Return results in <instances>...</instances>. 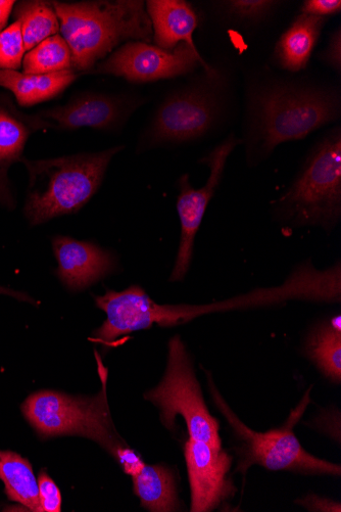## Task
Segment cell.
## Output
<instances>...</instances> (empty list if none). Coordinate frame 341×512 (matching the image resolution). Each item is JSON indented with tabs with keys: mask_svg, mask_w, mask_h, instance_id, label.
<instances>
[{
	"mask_svg": "<svg viewBox=\"0 0 341 512\" xmlns=\"http://www.w3.org/2000/svg\"><path fill=\"white\" fill-rule=\"evenodd\" d=\"M53 5L72 53L75 73L90 72L125 41L153 40L151 19L139 0Z\"/></svg>",
	"mask_w": 341,
	"mask_h": 512,
	"instance_id": "6da1fadb",
	"label": "cell"
},
{
	"mask_svg": "<svg viewBox=\"0 0 341 512\" xmlns=\"http://www.w3.org/2000/svg\"><path fill=\"white\" fill-rule=\"evenodd\" d=\"M251 111V143L255 151L269 155L336 120L340 100L334 91L278 82L253 92Z\"/></svg>",
	"mask_w": 341,
	"mask_h": 512,
	"instance_id": "7a4b0ae2",
	"label": "cell"
},
{
	"mask_svg": "<svg viewBox=\"0 0 341 512\" xmlns=\"http://www.w3.org/2000/svg\"><path fill=\"white\" fill-rule=\"evenodd\" d=\"M117 147L93 154L28 162L31 191L25 214L32 225L81 210L99 191Z\"/></svg>",
	"mask_w": 341,
	"mask_h": 512,
	"instance_id": "3957f363",
	"label": "cell"
},
{
	"mask_svg": "<svg viewBox=\"0 0 341 512\" xmlns=\"http://www.w3.org/2000/svg\"><path fill=\"white\" fill-rule=\"evenodd\" d=\"M100 362L103 389L93 397L55 391L32 394L23 404L26 420L42 438L80 436L99 443L114 458L128 447L113 424L107 396L108 372Z\"/></svg>",
	"mask_w": 341,
	"mask_h": 512,
	"instance_id": "277c9868",
	"label": "cell"
},
{
	"mask_svg": "<svg viewBox=\"0 0 341 512\" xmlns=\"http://www.w3.org/2000/svg\"><path fill=\"white\" fill-rule=\"evenodd\" d=\"M209 386L216 406L231 426L240 442L237 449L238 465L236 473L246 475L253 465L269 471H286L304 475H328L340 477V465L320 459L304 449L294 429L301 421L309 403L308 390L301 403L292 410L287 422L280 428L266 433L255 432L243 424L222 398L212 379Z\"/></svg>",
	"mask_w": 341,
	"mask_h": 512,
	"instance_id": "5b68a950",
	"label": "cell"
},
{
	"mask_svg": "<svg viewBox=\"0 0 341 512\" xmlns=\"http://www.w3.org/2000/svg\"><path fill=\"white\" fill-rule=\"evenodd\" d=\"M294 225L331 229L341 216V133L331 130L312 151L302 172L279 201Z\"/></svg>",
	"mask_w": 341,
	"mask_h": 512,
	"instance_id": "8992f818",
	"label": "cell"
},
{
	"mask_svg": "<svg viewBox=\"0 0 341 512\" xmlns=\"http://www.w3.org/2000/svg\"><path fill=\"white\" fill-rule=\"evenodd\" d=\"M144 398L160 409L162 424L175 429L176 417L183 418L189 438L221 449L220 424L209 411L201 385L184 343L179 336L169 342L168 363L162 382Z\"/></svg>",
	"mask_w": 341,
	"mask_h": 512,
	"instance_id": "52a82bcc",
	"label": "cell"
},
{
	"mask_svg": "<svg viewBox=\"0 0 341 512\" xmlns=\"http://www.w3.org/2000/svg\"><path fill=\"white\" fill-rule=\"evenodd\" d=\"M219 80L217 72H206L204 81L172 93L153 120L151 143H185L207 133L220 114Z\"/></svg>",
	"mask_w": 341,
	"mask_h": 512,
	"instance_id": "ba28073f",
	"label": "cell"
},
{
	"mask_svg": "<svg viewBox=\"0 0 341 512\" xmlns=\"http://www.w3.org/2000/svg\"><path fill=\"white\" fill-rule=\"evenodd\" d=\"M200 67H205V72L209 74L216 72L207 65L197 49L186 43L166 51L148 42L131 41L97 65L94 72L145 83L186 75Z\"/></svg>",
	"mask_w": 341,
	"mask_h": 512,
	"instance_id": "9c48e42d",
	"label": "cell"
},
{
	"mask_svg": "<svg viewBox=\"0 0 341 512\" xmlns=\"http://www.w3.org/2000/svg\"><path fill=\"white\" fill-rule=\"evenodd\" d=\"M238 144V139L234 135H230L202 160L211 170L204 188L194 190L187 174L179 180L180 195L177 201V211L181 222V238L175 267L170 278L171 282L182 281L189 269L194 240H196L207 207L222 179L226 162Z\"/></svg>",
	"mask_w": 341,
	"mask_h": 512,
	"instance_id": "30bf717a",
	"label": "cell"
},
{
	"mask_svg": "<svg viewBox=\"0 0 341 512\" xmlns=\"http://www.w3.org/2000/svg\"><path fill=\"white\" fill-rule=\"evenodd\" d=\"M184 455L191 490V512H208L234 496L236 488L228 477L233 457L223 448L191 438Z\"/></svg>",
	"mask_w": 341,
	"mask_h": 512,
	"instance_id": "8fae6325",
	"label": "cell"
},
{
	"mask_svg": "<svg viewBox=\"0 0 341 512\" xmlns=\"http://www.w3.org/2000/svg\"><path fill=\"white\" fill-rule=\"evenodd\" d=\"M53 249L58 261L57 274L73 292L83 291L114 272L115 256L99 246L69 237H57Z\"/></svg>",
	"mask_w": 341,
	"mask_h": 512,
	"instance_id": "7c38bea8",
	"label": "cell"
},
{
	"mask_svg": "<svg viewBox=\"0 0 341 512\" xmlns=\"http://www.w3.org/2000/svg\"><path fill=\"white\" fill-rule=\"evenodd\" d=\"M131 104L124 99L87 93L65 106L44 112L43 117L65 130L84 127L109 130L119 126L129 116L134 109Z\"/></svg>",
	"mask_w": 341,
	"mask_h": 512,
	"instance_id": "4fadbf2b",
	"label": "cell"
},
{
	"mask_svg": "<svg viewBox=\"0 0 341 512\" xmlns=\"http://www.w3.org/2000/svg\"><path fill=\"white\" fill-rule=\"evenodd\" d=\"M146 12L152 22L153 39L159 48L172 51L181 43L197 49L193 33L199 26L198 14L183 0H149Z\"/></svg>",
	"mask_w": 341,
	"mask_h": 512,
	"instance_id": "5bb4252c",
	"label": "cell"
},
{
	"mask_svg": "<svg viewBox=\"0 0 341 512\" xmlns=\"http://www.w3.org/2000/svg\"><path fill=\"white\" fill-rule=\"evenodd\" d=\"M326 22V18L301 14L276 44L277 64L290 72L306 69Z\"/></svg>",
	"mask_w": 341,
	"mask_h": 512,
	"instance_id": "9a60e30c",
	"label": "cell"
},
{
	"mask_svg": "<svg viewBox=\"0 0 341 512\" xmlns=\"http://www.w3.org/2000/svg\"><path fill=\"white\" fill-rule=\"evenodd\" d=\"M77 78V73L72 70L41 75L0 70V86L12 91L22 107L35 106L57 98Z\"/></svg>",
	"mask_w": 341,
	"mask_h": 512,
	"instance_id": "2e32d148",
	"label": "cell"
},
{
	"mask_svg": "<svg viewBox=\"0 0 341 512\" xmlns=\"http://www.w3.org/2000/svg\"><path fill=\"white\" fill-rule=\"evenodd\" d=\"M133 491L141 506L153 512L176 511L180 507L175 477L163 464H145L132 477Z\"/></svg>",
	"mask_w": 341,
	"mask_h": 512,
	"instance_id": "e0dca14e",
	"label": "cell"
},
{
	"mask_svg": "<svg viewBox=\"0 0 341 512\" xmlns=\"http://www.w3.org/2000/svg\"><path fill=\"white\" fill-rule=\"evenodd\" d=\"M0 480L10 500L31 511L42 512L38 482L27 459L15 452L0 450Z\"/></svg>",
	"mask_w": 341,
	"mask_h": 512,
	"instance_id": "ac0fdd59",
	"label": "cell"
},
{
	"mask_svg": "<svg viewBox=\"0 0 341 512\" xmlns=\"http://www.w3.org/2000/svg\"><path fill=\"white\" fill-rule=\"evenodd\" d=\"M306 352L323 374L333 383L341 380V317L321 322L310 333Z\"/></svg>",
	"mask_w": 341,
	"mask_h": 512,
	"instance_id": "d6986e66",
	"label": "cell"
},
{
	"mask_svg": "<svg viewBox=\"0 0 341 512\" xmlns=\"http://www.w3.org/2000/svg\"><path fill=\"white\" fill-rule=\"evenodd\" d=\"M15 18L21 24L26 53L60 31L58 15L50 2H23L17 6Z\"/></svg>",
	"mask_w": 341,
	"mask_h": 512,
	"instance_id": "ffe728a7",
	"label": "cell"
},
{
	"mask_svg": "<svg viewBox=\"0 0 341 512\" xmlns=\"http://www.w3.org/2000/svg\"><path fill=\"white\" fill-rule=\"evenodd\" d=\"M23 68V73L28 75L72 70V53L67 41L60 34L45 39L26 54Z\"/></svg>",
	"mask_w": 341,
	"mask_h": 512,
	"instance_id": "44dd1931",
	"label": "cell"
},
{
	"mask_svg": "<svg viewBox=\"0 0 341 512\" xmlns=\"http://www.w3.org/2000/svg\"><path fill=\"white\" fill-rule=\"evenodd\" d=\"M28 136L25 124L0 109V167L7 168L21 158Z\"/></svg>",
	"mask_w": 341,
	"mask_h": 512,
	"instance_id": "7402d4cb",
	"label": "cell"
},
{
	"mask_svg": "<svg viewBox=\"0 0 341 512\" xmlns=\"http://www.w3.org/2000/svg\"><path fill=\"white\" fill-rule=\"evenodd\" d=\"M25 53L21 24L16 21L0 32V70L18 71Z\"/></svg>",
	"mask_w": 341,
	"mask_h": 512,
	"instance_id": "603a6c76",
	"label": "cell"
},
{
	"mask_svg": "<svg viewBox=\"0 0 341 512\" xmlns=\"http://www.w3.org/2000/svg\"><path fill=\"white\" fill-rule=\"evenodd\" d=\"M220 4L226 14L238 21L260 23L272 14L279 3L269 0H230Z\"/></svg>",
	"mask_w": 341,
	"mask_h": 512,
	"instance_id": "cb8c5ba5",
	"label": "cell"
},
{
	"mask_svg": "<svg viewBox=\"0 0 341 512\" xmlns=\"http://www.w3.org/2000/svg\"><path fill=\"white\" fill-rule=\"evenodd\" d=\"M37 482L42 512H61L62 495L57 484L45 472H40Z\"/></svg>",
	"mask_w": 341,
	"mask_h": 512,
	"instance_id": "d4e9b609",
	"label": "cell"
},
{
	"mask_svg": "<svg viewBox=\"0 0 341 512\" xmlns=\"http://www.w3.org/2000/svg\"><path fill=\"white\" fill-rule=\"evenodd\" d=\"M341 12L340 0H307L302 6V14L326 18Z\"/></svg>",
	"mask_w": 341,
	"mask_h": 512,
	"instance_id": "484cf974",
	"label": "cell"
},
{
	"mask_svg": "<svg viewBox=\"0 0 341 512\" xmlns=\"http://www.w3.org/2000/svg\"><path fill=\"white\" fill-rule=\"evenodd\" d=\"M341 33L340 29L331 36L326 50L322 53L321 59L333 70L340 73L341 69Z\"/></svg>",
	"mask_w": 341,
	"mask_h": 512,
	"instance_id": "4316f807",
	"label": "cell"
},
{
	"mask_svg": "<svg viewBox=\"0 0 341 512\" xmlns=\"http://www.w3.org/2000/svg\"><path fill=\"white\" fill-rule=\"evenodd\" d=\"M117 461L125 474L131 476V478L137 475L145 465L140 455L129 447L119 454Z\"/></svg>",
	"mask_w": 341,
	"mask_h": 512,
	"instance_id": "83f0119b",
	"label": "cell"
},
{
	"mask_svg": "<svg viewBox=\"0 0 341 512\" xmlns=\"http://www.w3.org/2000/svg\"><path fill=\"white\" fill-rule=\"evenodd\" d=\"M303 506L310 509V511H337L341 510L340 503L324 499L315 495H309L302 501Z\"/></svg>",
	"mask_w": 341,
	"mask_h": 512,
	"instance_id": "f1b7e54d",
	"label": "cell"
},
{
	"mask_svg": "<svg viewBox=\"0 0 341 512\" xmlns=\"http://www.w3.org/2000/svg\"><path fill=\"white\" fill-rule=\"evenodd\" d=\"M0 203L9 207L14 203L6 168H0Z\"/></svg>",
	"mask_w": 341,
	"mask_h": 512,
	"instance_id": "f546056e",
	"label": "cell"
},
{
	"mask_svg": "<svg viewBox=\"0 0 341 512\" xmlns=\"http://www.w3.org/2000/svg\"><path fill=\"white\" fill-rule=\"evenodd\" d=\"M15 5L14 0H0V32L5 30Z\"/></svg>",
	"mask_w": 341,
	"mask_h": 512,
	"instance_id": "4dcf8cb0",
	"label": "cell"
},
{
	"mask_svg": "<svg viewBox=\"0 0 341 512\" xmlns=\"http://www.w3.org/2000/svg\"><path fill=\"white\" fill-rule=\"evenodd\" d=\"M0 295L11 296L17 300H20L23 302H29L31 304L37 305V302L34 299H32L31 297H29L28 295L21 293V292H16V291L4 288V287H0Z\"/></svg>",
	"mask_w": 341,
	"mask_h": 512,
	"instance_id": "1f68e13d",
	"label": "cell"
}]
</instances>
